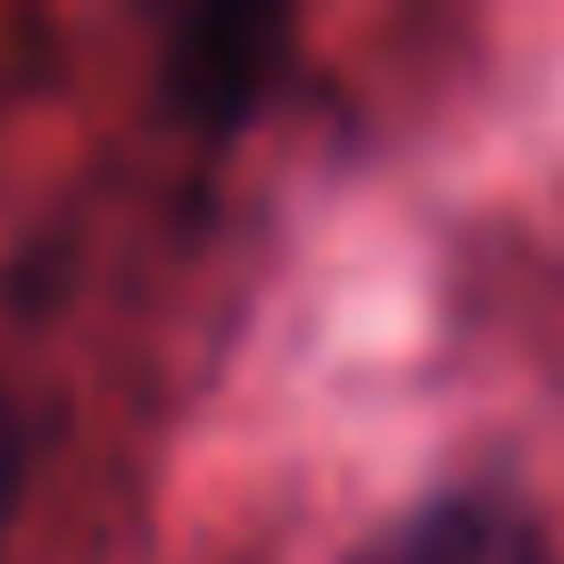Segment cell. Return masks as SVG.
Listing matches in <instances>:
<instances>
[{"instance_id":"obj_1","label":"cell","mask_w":564,"mask_h":564,"mask_svg":"<svg viewBox=\"0 0 564 564\" xmlns=\"http://www.w3.org/2000/svg\"><path fill=\"white\" fill-rule=\"evenodd\" d=\"M357 564H564L547 523L507 490H448L399 514Z\"/></svg>"}]
</instances>
